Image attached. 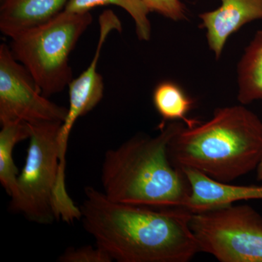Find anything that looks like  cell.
I'll list each match as a JSON object with an SVG mask.
<instances>
[{
    "label": "cell",
    "mask_w": 262,
    "mask_h": 262,
    "mask_svg": "<svg viewBox=\"0 0 262 262\" xmlns=\"http://www.w3.org/2000/svg\"><path fill=\"white\" fill-rule=\"evenodd\" d=\"M80 208L84 230L115 261L187 262L201 252L187 208L116 203L93 187Z\"/></svg>",
    "instance_id": "1"
},
{
    "label": "cell",
    "mask_w": 262,
    "mask_h": 262,
    "mask_svg": "<svg viewBox=\"0 0 262 262\" xmlns=\"http://www.w3.org/2000/svg\"><path fill=\"white\" fill-rule=\"evenodd\" d=\"M185 126L173 122L160 125L155 137L136 136L105 153L101 167L103 194L110 201L154 208H186L190 184L172 162L168 146Z\"/></svg>",
    "instance_id": "2"
},
{
    "label": "cell",
    "mask_w": 262,
    "mask_h": 262,
    "mask_svg": "<svg viewBox=\"0 0 262 262\" xmlns=\"http://www.w3.org/2000/svg\"><path fill=\"white\" fill-rule=\"evenodd\" d=\"M169 155L180 168L231 183L257 168L262 159V122L243 106L215 110L206 122L184 126L170 141Z\"/></svg>",
    "instance_id": "3"
},
{
    "label": "cell",
    "mask_w": 262,
    "mask_h": 262,
    "mask_svg": "<svg viewBox=\"0 0 262 262\" xmlns=\"http://www.w3.org/2000/svg\"><path fill=\"white\" fill-rule=\"evenodd\" d=\"M92 21L91 12L63 10L10 38L13 56L32 75L43 96L59 94L73 80L70 55Z\"/></svg>",
    "instance_id": "4"
},
{
    "label": "cell",
    "mask_w": 262,
    "mask_h": 262,
    "mask_svg": "<svg viewBox=\"0 0 262 262\" xmlns=\"http://www.w3.org/2000/svg\"><path fill=\"white\" fill-rule=\"evenodd\" d=\"M62 122L29 124L30 137L25 164L18 175L10 209L39 225L57 220L55 193L59 171L58 136Z\"/></svg>",
    "instance_id": "5"
},
{
    "label": "cell",
    "mask_w": 262,
    "mask_h": 262,
    "mask_svg": "<svg viewBox=\"0 0 262 262\" xmlns=\"http://www.w3.org/2000/svg\"><path fill=\"white\" fill-rule=\"evenodd\" d=\"M191 229L201 252L221 262H262V217L248 205L192 213Z\"/></svg>",
    "instance_id": "6"
},
{
    "label": "cell",
    "mask_w": 262,
    "mask_h": 262,
    "mask_svg": "<svg viewBox=\"0 0 262 262\" xmlns=\"http://www.w3.org/2000/svg\"><path fill=\"white\" fill-rule=\"evenodd\" d=\"M68 108L43 96L40 88L23 64L13 56L10 46L0 45V123L29 124L64 121Z\"/></svg>",
    "instance_id": "7"
},
{
    "label": "cell",
    "mask_w": 262,
    "mask_h": 262,
    "mask_svg": "<svg viewBox=\"0 0 262 262\" xmlns=\"http://www.w3.org/2000/svg\"><path fill=\"white\" fill-rule=\"evenodd\" d=\"M99 38L97 48L89 67L69 84L70 106L64 121L62 122L58 136L59 145V175L66 176V155L70 133L77 119L96 107L101 101L104 91L102 76L97 72L101 52L106 38L113 31L121 32L122 23L112 10H105L98 18Z\"/></svg>",
    "instance_id": "8"
},
{
    "label": "cell",
    "mask_w": 262,
    "mask_h": 262,
    "mask_svg": "<svg viewBox=\"0 0 262 262\" xmlns=\"http://www.w3.org/2000/svg\"><path fill=\"white\" fill-rule=\"evenodd\" d=\"M218 9L200 15L210 49L219 59L227 39L246 24L262 20V0H221Z\"/></svg>",
    "instance_id": "9"
},
{
    "label": "cell",
    "mask_w": 262,
    "mask_h": 262,
    "mask_svg": "<svg viewBox=\"0 0 262 262\" xmlns=\"http://www.w3.org/2000/svg\"><path fill=\"white\" fill-rule=\"evenodd\" d=\"M190 184L191 193L186 208L198 213L233 204L234 202L262 199V184L237 186L213 180L191 168H182Z\"/></svg>",
    "instance_id": "10"
},
{
    "label": "cell",
    "mask_w": 262,
    "mask_h": 262,
    "mask_svg": "<svg viewBox=\"0 0 262 262\" xmlns=\"http://www.w3.org/2000/svg\"><path fill=\"white\" fill-rule=\"evenodd\" d=\"M69 0H0V31L11 38L48 21L64 10Z\"/></svg>",
    "instance_id": "11"
},
{
    "label": "cell",
    "mask_w": 262,
    "mask_h": 262,
    "mask_svg": "<svg viewBox=\"0 0 262 262\" xmlns=\"http://www.w3.org/2000/svg\"><path fill=\"white\" fill-rule=\"evenodd\" d=\"M237 82L242 104L262 100V30L255 34L239 61Z\"/></svg>",
    "instance_id": "12"
},
{
    "label": "cell",
    "mask_w": 262,
    "mask_h": 262,
    "mask_svg": "<svg viewBox=\"0 0 262 262\" xmlns=\"http://www.w3.org/2000/svg\"><path fill=\"white\" fill-rule=\"evenodd\" d=\"M0 131V182L10 198L16 194L18 170L13 150L20 141L30 137L29 124L23 121L3 124Z\"/></svg>",
    "instance_id": "13"
},
{
    "label": "cell",
    "mask_w": 262,
    "mask_h": 262,
    "mask_svg": "<svg viewBox=\"0 0 262 262\" xmlns=\"http://www.w3.org/2000/svg\"><path fill=\"white\" fill-rule=\"evenodd\" d=\"M153 103L165 124L168 121L182 120L187 127L195 126L198 120L187 117L194 105V101L175 82L165 81L155 87Z\"/></svg>",
    "instance_id": "14"
},
{
    "label": "cell",
    "mask_w": 262,
    "mask_h": 262,
    "mask_svg": "<svg viewBox=\"0 0 262 262\" xmlns=\"http://www.w3.org/2000/svg\"><path fill=\"white\" fill-rule=\"evenodd\" d=\"M110 5L120 7L129 13L135 22L138 38L142 41L149 40L151 25L148 15L151 11L142 0H69L64 10L86 13L97 7Z\"/></svg>",
    "instance_id": "15"
},
{
    "label": "cell",
    "mask_w": 262,
    "mask_h": 262,
    "mask_svg": "<svg viewBox=\"0 0 262 262\" xmlns=\"http://www.w3.org/2000/svg\"><path fill=\"white\" fill-rule=\"evenodd\" d=\"M60 262H111L113 260L101 248L84 246L78 248H68L58 258Z\"/></svg>",
    "instance_id": "16"
},
{
    "label": "cell",
    "mask_w": 262,
    "mask_h": 262,
    "mask_svg": "<svg viewBox=\"0 0 262 262\" xmlns=\"http://www.w3.org/2000/svg\"><path fill=\"white\" fill-rule=\"evenodd\" d=\"M150 11L155 12L170 20L186 19L184 5L180 0H142Z\"/></svg>",
    "instance_id": "17"
},
{
    "label": "cell",
    "mask_w": 262,
    "mask_h": 262,
    "mask_svg": "<svg viewBox=\"0 0 262 262\" xmlns=\"http://www.w3.org/2000/svg\"><path fill=\"white\" fill-rule=\"evenodd\" d=\"M256 172H257L258 180L262 181V159L260 163L258 164L257 168H256Z\"/></svg>",
    "instance_id": "18"
}]
</instances>
